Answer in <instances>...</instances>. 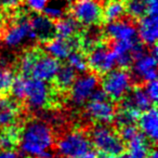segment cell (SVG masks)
I'll use <instances>...</instances> for the list:
<instances>
[{"instance_id": "1", "label": "cell", "mask_w": 158, "mask_h": 158, "mask_svg": "<svg viewBox=\"0 0 158 158\" xmlns=\"http://www.w3.org/2000/svg\"><path fill=\"white\" fill-rule=\"evenodd\" d=\"M20 148L27 157L38 158L42 153L51 151L54 145V133L47 121L34 119L24 126L19 139Z\"/></svg>"}, {"instance_id": "2", "label": "cell", "mask_w": 158, "mask_h": 158, "mask_svg": "<svg viewBox=\"0 0 158 158\" xmlns=\"http://www.w3.org/2000/svg\"><path fill=\"white\" fill-rule=\"evenodd\" d=\"M60 66V61L37 48L23 52L19 61V68L23 77L39 79L46 82L54 79Z\"/></svg>"}, {"instance_id": "3", "label": "cell", "mask_w": 158, "mask_h": 158, "mask_svg": "<svg viewBox=\"0 0 158 158\" xmlns=\"http://www.w3.org/2000/svg\"><path fill=\"white\" fill-rule=\"evenodd\" d=\"M91 144L98 149L102 157L114 156L125 152V142L119 134L107 125H97L90 134Z\"/></svg>"}, {"instance_id": "4", "label": "cell", "mask_w": 158, "mask_h": 158, "mask_svg": "<svg viewBox=\"0 0 158 158\" xmlns=\"http://www.w3.org/2000/svg\"><path fill=\"white\" fill-rule=\"evenodd\" d=\"M90 138L81 130L64 133L56 143V151L62 158H81L91 151Z\"/></svg>"}, {"instance_id": "5", "label": "cell", "mask_w": 158, "mask_h": 158, "mask_svg": "<svg viewBox=\"0 0 158 158\" xmlns=\"http://www.w3.org/2000/svg\"><path fill=\"white\" fill-rule=\"evenodd\" d=\"M102 90L112 101H121L132 89V77L126 68L112 69L104 74Z\"/></svg>"}, {"instance_id": "6", "label": "cell", "mask_w": 158, "mask_h": 158, "mask_svg": "<svg viewBox=\"0 0 158 158\" xmlns=\"http://www.w3.org/2000/svg\"><path fill=\"white\" fill-rule=\"evenodd\" d=\"M52 90L48 82L25 77L24 100L31 110H40L48 107L52 102Z\"/></svg>"}, {"instance_id": "7", "label": "cell", "mask_w": 158, "mask_h": 158, "mask_svg": "<svg viewBox=\"0 0 158 158\" xmlns=\"http://www.w3.org/2000/svg\"><path fill=\"white\" fill-rule=\"evenodd\" d=\"M69 11L82 26H97L103 21V6L99 0H75Z\"/></svg>"}, {"instance_id": "8", "label": "cell", "mask_w": 158, "mask_h": 158, "mask_svg": "<svg viewBox=\"0 0 158 158\" xmlns=\"http://www.w3.org/2000/svg\"><path fill=\"white\" fill-rule=\"evenodd\" d=\"M87 63L88 68H90L94 74L100 75L106 74L110 70L114 69L117 65L116 56L112 48L101 41L89 50Z\"/></svg>"}, {"instance_id": "9", "label": "cell", "mask_w": 158, "mask_h": 158, "mask_svg": "<svg viewBox=\"0 0 158 158\" xmlns=\"http://www.w3.org/2000/svg\"><path fill=\"white\" fill-rule=\"evenodd\" d=\"M99 87V78L94 73H84L76 77L69 88V99L73 105L82 106L90 100L92 93Z\"/></svg>"}, {"instance_id": "10", "label": "cell", "mask_w": 158, "mask_h": 158, "mask_svg": "<svg viewBox=\"0 0 158 158\" xmlns=\"http://www.w3.org/2000/svg\"><path fill=\"white\" fill-rule=\"evenodd\" d=\"M28 40H35L31 21L24 14H18L3 35V42L9 48H19Z\"/></svg>"}, {"instance_id": "11", "label": "cell", "mask_w": 158, "mask_h": 158, "mask_svg": "<svg viewBox=\"0 0 158 158\" xmlns=\"http://www.w3.org/2000/svg\"><path fill=\"white\" fill-rule=\"evenodd\" d=\"M86 114L91 120L101 125H107L114 120L116 108L110 99L89 100L87 102Z\"/></svg>"}, {"instance_id": "12", "label": "cell", "mask_w": 158, "mask_h": 158, "mask_svg": "<svg viewBox=\"0 0 158 158\" xmlns=\"http://www.w3.org/2000/svg\"><path fill=\"white\" fill-rule=\"evenodd\" d=\"M106 35L114 41L134 42L138 41V31L134 24L129 20H118L110 22L106 26Z\"/></svg>"}, {"instance_id": "13", "label": "cell", "mask_w": 158, "mask_h": 158, "mask_svg": "<svg viewBox=\"0 0 158 158\" xmlns=\"http://www.w3.org/2000/svg\"><path fill=\"white\" fill-rule=\"evenodd\" d=\"M131 66L133 76L140 81L146 82L149 80H154L157 77V72H156L157 57L153 56L151 53L149 54L144 53L141 56L134 59Z\"/></svg>"}, {"instance_id": "14", "label": "cell", "mask_w": 158, "mask_h": 158, "mask_svg": "<svg viewBox=\"0 0 158 158\" xmlns=\"http://www.w3.org/2000/svg\"><path fill=\"white\" fill-rule=\"evenodd\" d=\"M138 38L143 44L154 46L157 42L158 38V18L157 14H145L139 21Z\"/></svg>"}, {"instance_id": "15", "label": "cell", "mask_w": 158, "mask_h": 158, "mask_svg": "<svg viewBox=\"0 0 158 158\" xmlns=\"http://www.w3.org/2000/svg\"><path fill=\"white\" fill-rule=\"evenodd\" d=\"M44 44H46L44 46L46 53L56 59L57 61L67 59L69 53L79 46L78 40H76L75 38L74 39H63L60 37H53Z\"/></svg>"}, {"instance_id": "16", "label": "cell", "mask_w": 158, "mask_h": 158, "mask_svg": "<svg viewBox=\"0 0 158 158\" xmlns=\"http://www.w3.org/2000/svg\"><path fill=\"white\" fill-rule=\"evenodd\" d=\"M138 121L143 135L147 140L156 142L158 138V113L155 106L141 113Z\"/></svg>"}, {"instance_id": "17", "label": "cell", "mask_w": 158, "mask_h": 158, "mask_svg": "<svg viewBox=\"0 0 158 158\" xmlns=\"http://www.w3.org/2000/svg\"><path fill=\"white\" fill-rule=\"evenodd\" d=\"M29 21H31V31L35 36V40H39L44 44L55 36L54 23L46 15L37 14Z\"/></svg>"}, {"instance_id": "18", "label": "cell", "mask_w": 158, "mask_h": 158, "mask_svg": "<svg viewBox=\"0 0 158 158\" xmlns=\"http://www.w3.org/2000/svg\"><path fill=\"white\" fill-rule=\"evenodd\" d=\"M121 106L132 108V110H136V112L142 113L144 110H148L152 106H154V104L152 103L149 98L147 97L144 88H142V87H134L126 95Z\"/></svg>"}, {"instance_id": "19", "label": "cell", "mask_w": 158, "mask_h": 158, "mask_svg": "<svg viewBox=\"0 0 158 158\" xmlns=\"http://www.w3.org/2000/svg\"><path fill=\"white\" fill-rule=\"evenodd\" d=\"M20 116V106L14 100L6 99L0 106V128L14 126Z\"/></svg>"}, {"instance_id": "20", "label": "cell", "mask_w": 158, "mask_h": 158, "mask_svg": "<svg viewBox=\"0 0 158 158\" xmlns=\"http://www.w3.org/2000/svg\"><path fill=\"white\" fill-rule=\"evenodd\" d=\"M80 24L73 16L62 18L54 24V33L56 37L63 39H74L79 33Z\"/></svg>"}, {"instance_id": "21", "label": "cell", "mask_w": 158, "mask_h": 158, "mask_svg": "<svg viewBox=\"0 0 158 158\" xmlns=\"http://www.w3.org/2000/svg\"><path fill=\"white\" fill-rule=\"evenodd\" d=\"M149 145L147 139L142 133H138L128 142V154L126 158H147Z\"/></svg>"}, {"instance_id": "22", "label": "cell", "mask_w": 158, "mask_h": 158, "mask_svg": "<svg viewBox=\"0 0 158 158\" xmlns=\"http://www.w3.org/2000/svg\"><path fill=\"white\" fill-rule=\"evenodd\" d=\"M126 14L123 0H107L103 6V21L107 23L121 20Z\"/></svg>"}, {"instance_id": "23", "label": "cell", "mask_w": 158, "mask_h": 158, "mask_svg": "<svg viewBox=\"0 0 158 158\" xmlns=\"http://www.w3.org/2000/svg\"><path fill=\"white\" fill-rule=\"evenodd\" d=\"M77 77V73L70 67L69 65H63L60 66L56 75L54 77L55 86L61 91H67L74 84L75 79Z\"/></svg>"}, {"instance_id": "24", "label": "cell", "mask_w": 158, "mask_h": 158, "mask_svg": "<svg viewBox=\"0 0 158 158\" xmlns=\"http://www.w3.org/2000/svg\"><path fill=\"white\" fill-rule=\"evenodd\" d=\"M21 129L16 125L2 128L0 130V148L13 149L18 145Z\"/></svg>"}, {"instance_id": "25", "label": "cell", "mask_w": 158, "mask_h": 158, "mask_svg": "<svg viewBox=\"0 0 158 158\" xmlns=\"http://www.w3.org/2000/svg\"><path fill=\"white\" fill-rule=\"evenodd\" d=\"M140 114L141 113L136 112V110H132V108L121 106L119 112L116 113V115H115L114 120L116 121L117 126H118L119 128L123 127V126H128V125H134V123L138 121Z\"/></svg>"}, {"instance_id": "26", "label": "cell", "mask_w": 158, "mask_h": 158, "mask_svg": "<svg viewBox=\"0 0 158 158\" xmlns=\"http://www.w3.org/2000/svg\"><path fill=\"white\" fill-rule=\"evenodd\" d=\"M67 63L76 73L84 74L88 69V63H87V57L80 51L73 50L67 56Z\"/></svg>"}, {"instance_id": "27", "label": "cell", "mask_w": 158, "mask_h": 158, "mask_svg": "<svg viewBox=\"0 0 158 158\" xmlns=\"http://www.w3.org/2000/svg\"><path fill=\"white\" fill-rule=\"evenodd\" d=\"M147 13L145 0H129L126 5V14L131 19H141Z\"/></svg>"}, {"instance_id": "28", "label": "cell", "mask_w": 158, "mask_h": 158, "mask_svg": "<svg viewBox=\"0 0 158 158\" xmlns=\"http://www.w3.org/2000/svg\"><path fill=\"white\" fill-rule=\"evenodd\" d=\"M65 11V6L62 3V1L55 0L53 2H49L42 12H44V15H46L47 18L54 22V21H57L63 18Z\"/></svg>"}, {"instance_id": "29", "label": "cell", "mask_w": 158, "mask_h": 158, "mask_svg": "<svg viewBox=\"0 0 158 158\" xmlns=\"http://www.w3.org/2000/svg\"><path fill=\"white\" fill-rule=\"evenodd\" d=\"M13 80V73L8 69V68L0 66V95H3L9 92Z\"/></svg>"}, {"instance_id": "30", "label": "cell", "mask_w": 158, "mask_h": 158, "mask_svg": "<svg viewBox=\"0 0 158 158\" xmlns=\"http://www.w3.org/2000/svg\"><path fill=\"white\" fill-rule=\"evenodd\" d=\"M24 90H25V77L19 76L14 77L12 86L10 88V92L15 100H24Z\"/></svg>"}, {"instance_id": "31", "label": "cell", "mask_w": 158, "mask_h": 158, "mask_svg": "<svg viewBox=\"0 0 158 158\" xmlns=\"http://www.w3.org/2000/svg\"><path fill=\"white\" fill-rule=\"evenodd\" d=\"M138 133H139V131H138V128L135 127V125H128V126L120 127V130H119L118 134L123 142H129V141L132 140Z\"/></svg>"}, {"instance_id": "32", "label": "cell", "mask_w": 158, "mask_h": 158, "mask_svg": "<svg viewBox=\"0 0 158 158\" xmlns=\"http://www.w3.org/2000/svg\"><path fill=\"white\" fill-rule=\"evenodd\" d=\"M25 6L35 13H41L50 0H24Z\"/></svg>"}, {"instance_id": "33", "label": "cell", "mask_w": 158, "mask_h": 158, "mask_svg": "<svg viewBox=\"0 0 158 158\" xmlns=\"http://www.w3.org/2000/svg\"><path fill=\"white\" fill-rule=\"evenodd\" d=\"M144 90H145V92H146L147 97H148L149 100L152 101V103L155 104L158 99V84H157V81H156V79L146 81Z\"/></svg>"}, {"instance_id": "34", "label": "cell", "mask_w": 158, "mask_h": 158, "mask_svg": "<svg viewBox=\"0 0 158 158\" xmlns=\"http://www.w3.org/2000/svg\"><path fill=\"white\" fill-rule=\"evenodd\" d=\"M23 0H0V7L5 10H14L19 8Z\"/></svg>"}, {"instance_id": "35", "label": "cell", "mask_w": 158, "mask_h": 158, "mask_svg": "<svg viewBox=\"0 0 158 158\" xmlns=\"http://www.w3.org/2000/svg\"><path fill=\"white\" fill-rule=\"evenodd\" d=\"M0 158H23L22 155L14 149H1L0 151Z\"/></svg>"}, {"instance_id": "36", "label": "cell", "mask_w": 158, "mask_h": 158, "mask_svg": "<svg viewBox=\"0 0 158 158\" xmlns=\"http://www.w3.org/2000/svg\"><path fill=\"white\" fill-rule=\"evenodd\" d=\"M147 158H158V153L155 148L149 149V153L147 155Z\"/></svg>"}, {"instance_id": "37", "label": "cell", "mask_w": 158, "mask_h": 158, "mask_svg": "<svg viewBox=\"0 0 158 158\" xmlns=\"http://www.w3.org/2000/svg\"><path fill=\"white\" fill-rule=\"evenodd\" d=\"M81 158H99V156H98L97 153H94V152L90 151L89 153H87L86 155H85L84 157H81Z\"/></svg>"}, {"instance_id": "38", "label": "cell", "mask_w": 158, "mask_h": 158, "mask_svg": "<svg viewBox=\"0 0 158 158\" xmlns=\"http://www.w3.org/2000/svg\"><path fill=\"white\" fill-rule=\"evenodd\" d=\"M5 20H6L5 15H3L2 11H1V10H0V31H1V29H2L3 25H5Z\"/></svg>"}, {"instance_id": "39", "label": "cell", "mask_w": 158, "mask_h": 158, "mask_svg": "<svg viewBox=\"0 0 158 158\" xmlns=\"http://www.w3.org/2000/svg\"><path fill=\"white\" fill-rule=\"evenodd\" d=\"M103 158H126V154H118V155H114V156H106Z\"/></svg>"}, {"instance_id": "40", "label": "cell", "mask_w": 158, "mask_h": 158, "mask_svg": "<svg viewBox=\"0 0 158 158\" xmlns=\"http://www.w3.org/2000/svg\"><path fill=\"white\" fill-rule=\"evenodd\" d=\"M59 1H62V2H63V1H69V0H59Z\"/></svg>"}]
</instances>
